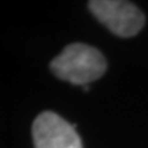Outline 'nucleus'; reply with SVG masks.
Returning <instances> with one entry per match:
<instances>
[{
	"mask_svg": "<svg viewBox=\"0 0 148 148\" xmlns=\"http://www.w3.org/2000/svg\"><path fill=\"white\" fill-rule=\"evenodd\" d=\"M51 70L59 78L74 85H88L106 71V59L96 48L75 42L53 58Z\"/></svg>",
	"mask_w": 148,
	"mask_h": 148,
	"instance_id": "f257e3e1",
	"label": "nucleus"
},
{
	"mask_svg": "<svg viewBox=\"0 0 148 148\" xmlns=\"http://www.w3.org/2000/svg\"><path fill=\"white\" fill-rule=\"evenodd\" d=\"M93 15L112 33L121 37H132L143 27L144 14L134 4L121 0H93L89 1Z\"/></svg>",
	"mask_w": 148,
	"mask_h": 148,
	"instance_id": "f03ea898",
	"label": "nucleus"
},
{
	"mask_svg": "<svg viewBox=\"0 0 148 148\" xmlns=\"http://www.w3.org/2000/svg\"><path fill=\"white\" fill-rule=\"evenodd\" d=\"M32 133L36 148H82L75 125L51 111L41 112L34 119Z\"/></svg>",
	"mask_w": 148,
	"mask_h": 148,
	"instance_id": "7ed1b4c3",
	"label": "nucleus"
}]
</instances>
